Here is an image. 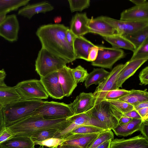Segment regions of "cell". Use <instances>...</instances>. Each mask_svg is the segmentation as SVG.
Masks as SVG:
<instances>
[{"label": "cell", "mask_w": 148, "mask_h": 148, "mask_svg": "<svg viewBox=\"0 0 148 148\" xmlns=\"http://www.w3.org/2000/svg\"><path fill=\"white\" fill-rule=\"evenodd\" d=\"M69 28L63 24H48L40 26L36 32L42 47L64 59L69 63L76 60L73 48L66 38V33Z\"/></svg>", "instance_id": "1"}, {"label": "cell", "mask_w": 148, "mask_h": 148, "mask_svg": "<svg viewBox=\"0 0 148 148\" xmlns=\"http://www.w3.org/2000/svg\"><path fill=\"white\" fill-rule=\"evenodd\" d=\"M71 117L57 119H48L41 116L32 115L6 127L14 136L30 137L34 133L49 129H57L60 131L72 123Z\"/></svg>", "instance_id": "2"}, {"label": "cell", "mask_w": 148, "mask_h": 148, "mask_svg": "<svg viewBox=\"0 0 148 148\" xmlns=\"http://www.w3.org/2000/svg\"><path fill=\"white\" fill-rule=\"evenodd\" d=\"M44 101L21 99L3 106L2 110L6 127L32 116Z\"/></svg>", "instance_id": "3"}, {"label": "cell", "mask_w": 148, "mask_h": 148, "mask_svg": "<svg viewBox=\"0 0 148 148\" xmlns=\"http://www.w3.org/2000/svg\"><path fill=\"white\" fill-rule=\"evenodd\" d=\"M104 129L112 130L119 125L123 114L106 100L96 104L87 112Z\"/></svg>", "instance_id": "4"}, {"label": "cell", "mask_w": 148, "mask_h": 148, "mask_svg": "<svg viewBox=\"0 0 148 148\" xmlns=\"http://www.w3.org/2000/svg\"><path fill=\"white\" fill-rule=\"evenodd\" d=\"M69 63L64 59L41 48L35 61V71L40 77L58 72Z\"/></svg>", "instance_id": "5"}, {"label": "cell", "mask_w": 148, "mask_h": 148, "mask_svg": "<svg viewBox=\"0 0 148 148\" xmlns=\"http://www.w3.org/2000/svg\"><path fill=\"white\" fill-rule=\"evenodd\" d=\"M73 113L69 104L54 101H45L33 113L48 119L68 118L73 116Z\"/></svg>", "instance_id": "6"}, {"label": "cell", "mask_w": 148, "mask_h": 148, "mask_svg": "<svg viewBox=\"0 0 148 148\" xmlns=\"http://www.w3.org/2000/svg\"><path fill=\"white\" fill-rule=\"evenodd\" d=\"M14 87L21 99L42 100L47 99L49 96L40 80H24L18 83Z\"/></svg>", "instance_id": "7"}, {"label": "cell", "mask_w": 148, "mask_h": 148, "mask_svg": "<svg viewBox=\"0 0 148 148\" xmlns=\"http://www.w3.org/2000/svg\"><path fill=\"white\" fill-rule=\"evenodd\" d=\"M96 59L91 62L93 66L111 69L114 64L125 56V53L121 49L99 46Z\"/></svg>", "instance_id": "8"}, {"label": "cell", "mask_w": 148, "mask_h": 148, "mask_svg": "<svg viewBox=\"0 0 148 148\" xmlns=\"http://www.w3.org/2000/svg\"><path fill=\"white\" fill-rule=\"evenodd\" d=\"M126 64H120L115 66L110 72L106 79L98 84L93 93L96 99V104L104 100L107 93L117 89V83L119 75Z\"/></svg>", "instance_id": "9"}, {"label": "cell", "mask_w": 148, "mask_h": 148, "mask_svg": "<svg viewBox=\"0 0 148 148\" xmlns=\"http://www.w3.org/2000/svg\"><path fill=\"white\" fill-rule=\"evenodd\" d=\"M100 17L112 26L115 29L117 34L122 35L133 33L148 26V21H132L117 20L106 16Z\"/></svg>", "instance_id": "10"}, {"label": "cell", "mask_w": 148, "mask_h": 148, "mask_svg": "<svg viewBox=\"0 0 148 148\" xmlns=\"http://www.w3.org/2000/svg\"><path fill=\"white\" fill-rule=\"evenodd\" d=\"M19 29V22L15 14L6 16L0 23V36L9 42L16 41Z\"/></svg>", "instance_id": "11"}, {"label": "cell", "mask_w": 148, "mask_h": 148, "mask_svg": "<svg viewBox=\"0 0 148 148\" xmlns=\"http://www.w3.org/2000/svg\"><path fill=\"white\" fill-rule=\"evenodd\" d=\"M40 80L49 96L58 99L65 97L58 80L57 72L40 77Z\"/></svg>", "instance_id": "12"}, {"label": "cell", "mask_w": 148, "mask_h": 148, "mask_svg": "<svg viewBox=\"0 0 148 148\" xmlns=\"http://www.w3.org/2000/svg\"><path fill=\"white\" fill-rule=\"evenodd\" d=\"M95 104L96 99L93 93L83 92L77 96L73 102L69 105L72 110L74 116L89 111Z\"/></svg>", "instance_id": "13"}, {"label": "cell", "mask_w": 148, "mask_h": 148, "mask_svg": "<svg viewBox=\"0 0 148 148\" xmlns=\"http://www.w3.org/2000/svg\"><path fill=\"white\" fill-rule=\"evenodd\" d=\"M71 118L72 122L71 124L66 128L60 131L54 137L62 139L72 130L81 125H92L103 128L100 124L90 116L87 112L73 116Z\"/></svg>", "instance_id": "14"}, {"label": "cell", "mask_w": 148, "mask_h": 148, "mask_svg": "<svg viewBox=\"0 0 148 148\" xmlns=\"http://www.w3.org/2000/svg\"><path fill=\"white\" fill-rule=\"evenodd\" d=\"M120 20L132 21H148V2L140 5H135L123 11Z\"/></svg>", "instance_id": "15"}, {"label": "cell", "mask_w": 148, "mask_h": 148, "mask_svg": "<svg viewBox=\"0 0 148 148\" xmlns=\"http://www.w3.org/2000/svg\"><path fill=\"white\" fill-rule=\"evenodd\" d=\"M90 33L99 34L102 37L109 36L117 34L115 29L111 25L100 16L89 18L87 24Z\"/></svg>", "instance_id": "16"}, {"label": "cell", "mask_w": 148, "mask_h": 148, "mask_svg": "<svg viewBox=\"0 0 148 148\" xmlns=\"http://www.w3.org/2000/svg\"><path fill=\"white\" fill-rule=\"evenodd\" d=\"M99 134H76L66 136L62 139L63 141L60 145H71L81 148H89Z\"/></svg>", "instance_id": "17"}, {"label": "cell", "mask_w": 148, "mask_h": 148, "mask_svg": "<svg viewBox=\"0 0 148 148\" xmlns=\"http://www.w3.org/2000/svg\"><path fill=\"white\" fill-rule=\"evenodd\" d=\"M66 65L57 72L58 80L65 97H69L77 86L71 71Z\"/></svg>", "instance_id": "18"}, {"label": "cell", "mask_w": 148, "mask_h": 148, "mask_svg": "<svg viewBox=\"0 0 148 148\" xmlns=\"http://www.w3.org/2000/svg\"><path fill=\"white\" fill-rule=\"evenodd\" d=\"M110 148H148V140L141 135L128 139H113Z\"/></svg>", "instance_id": "19"}, {"label": "cell", "mask_w": 148, "mask_h": 148, "mask_svg": "<svg viewBox=\"0 0 148 148\" xmlns=\"http://www.w3.org/2000/svg\"><path fill=\"white\" fill-rule=\"evenodd\" d=\"M148 58L130 60L120 72L118 77L117 88H122L123 83L132 76L141 66L148 60Z\"/></svg>", "instance_id": "20"}, {"label": "cell", "mask_w": 148, "mask_h": 148, "mask_svg": "<svg viewBox=\"0 0 148 148\" xmlns=\"http://www.w3.org/2000/svg\"><path fill=\"white\" fill-rule=\"evenodd\" d=\"M53 9V7L51 4L47 2L43 1L27 4L23 6L18 10V15L30 19L36 14L45 13Z\"/></svg>", "instance_id": "21"}, {"label": "cell", "mask_w": 148, "mask_h": 148, "mask_svg": "<svg viewBox=\"0 0 148 148\" xmlns=\"http://www.w3.org/2000/svg\"><path fill=\"white\" fill-rule=\"evenodd\" d=\"M88 19L86 12L76 13L72 17L70 29L75 36H83L90 33L87 26Z\"/></svg>", "instance_id": "22"}, {"label": "cell", "mask_w": 148, "mask_h": 148, "mask_svg": "<svg viewBox=\"0 0 148 148\" xmlns=\"http://www.w3.org/2000/svg\"><path fill=\"white\" fill-rule=\"evenodd\" d=\"M95 45L83 36H76L73 46L76 59H82L88 61L89 50Z\"/></svg>", "instance_id": "23"}, {"label": "cell", "mask_w": 148, "mask_h": 148, "mask_svg": "<svg viewBox=\"0 0 148 148\" xmlns=\"http://www.w3.org/2000/svg\"><path fill=\"white\" fill-rule=\"evenodd\" d=\"M5 148H34V144L30 138L13 136L0 144Z\"/></svg>", "instance_id": "24"}, {"label": "cell", "mask_w": 148, "mask_h": 148, "mask_svg": "<svg viewBox=\"0 0 148 148\" xmlns=\"http://www.w3.org/2000/svg\"><path fill=\"white\" fill-rule=\"evenodd\" d=\"M143 121L142 119H133L127 123L119 125L112 130L117 136H127L139 130Z\"/></svg>", "instance_id": "25"}, {"label": "cell", "mask_w": 148, "mask_h": 148, "mask_svg": "<svg viewBox=\"0 0 148 148\" xmlns=\"http://www.w3.org/2000/svg\"><path fill=\"white\" fill-rule=\"evenodd\" d=\"M131 92L118 100L126 102L134 107L139 104L148 101V92L147 89L144 90L132 89Z\"/></svg>", "instance_id": "26"}, {"label": "cell", "mask_w": 148, "mask_h": 148, "mask_svg": "<svg viewBox=\"0 0 148 148\" xmlns=\"http://www.w3.org/2000/svg\"><path fill=\"white\" fill-rule=\"evenodd\" d=\"M20 99L14 86H8L5 83L0 85V104L2 106Z\"/></svg>", "instance_id": "27"}, {"label": "cell", "mask_w": 148, "mask_h": 148, "mask_svg": "<svg viewBox=\"0 0 148 148\" xmlns=\"http://www.w3.org/2000/svg\"><path fill=\"white\" fill-rule=\"evenodd\" d=\"M103 37L112 45V47L122 48L130 50L133 52L135 51L134 46L122 35L116 34L111 36Z\"/></svg>", "instance_id": "28"}, {"label": "cell", "mask_w": 148, "mask_h": 148, "mask_svg": "<svg viewBox=\"0 0 148 148\" xmlns=\"http://www.w3.org/2000/svg\"><path fill=\"white\" fill-rule=\"evenodd\" d=\"M30 0H0V16L5 15L28 4Z\"/></svg>", "instance_id": "29"}, {"label": "cell", "mask_w": 148, "mask_h": 148, "mask_svg": "<svg viewBox=\"0 0 148 148\" xmlns=\"http://www.w3.org/2000/svg\"><path fill=\"white\" fill-rule=\"evenodd\" d=\"M109 73V72L103 68H94L88 73L85 81V87L87 88L93 84H99L106 79Z\"/></svg>", "instance_id": "30"}, {"label": "cell", "mask_w": 148, "mask_h": 148, "mask_svg": "<svg viewBox=\"0 0 148 148\" xmlns=\"http://www.w3.org/2000/svg\"><path fill=\"white\" fill-rule=\"evenodd\" d=\"M123 36L133 44L136 50L148 39V26L133 33Z\"/></svg>", "instance_id": "31"}, {"label": "cell", "mask_w": 148, "mask_h": 148, "mask_svg": "<svg viewBox=\"0 0 148 148\" xmlns=\"http://www.w3.org/2000/svg\"><path fill=\"white\" fill-rule=\"evenodd\" d=\"M107 130H108L94 126L89 125H81L78 127L73 130L70 132L65 135L63 138L70 135L76 134H100Z\"/></svg>", "instance_id": "32"}, {"label": "cell", "mask_w": 148, "mask_h": 148, "mask_svg": "<svg viewBox=\"0 0 148 148\" xmlns=\"http://www.w3.org/2000/svg\"><path fill=\"white\" fill-rule=\"evenodd\" d=\"M60 130L57 129H49L42 130L33 134L30 137L34 143L53 138Z\"/></svg>", "instance_id": "33"}, {"label": "cell", "mask_w": 148, "mask_h": 148, "mask_svg": "<svg viewBox=\"0 0 148 148\" xmlns=\"http://www.w3.org/2000/svg\"><path fill=\"white\" fill-rule=\"evenodd\" d=\"M69 7L72 12L75 11L81 12L88 8L90 5L89 0H68Z\"/></svg>", "instance_id": "34"}, {"label": "cell", "mask_w": 148, "mask_h": 148, "mask_svg": "<svg viewBox=\"0 0 148 148\" xmlns=\"http://www.w3.org/2000/svg\"><path fill=\"white\" fill-rule=\"evenodd\" d=\"M71 71L74 79L77 84L85 81L88 75L87 70L80 65L75 68L71 69Z\"/></svg>", "instance_id": "35"}, {"label": "cell", "mask_w": 148, "mask_h": 148, "mask_svg": "<svg viewBox=\"0 0 148 148\" xmlns=\"http://www.w3.org/2000/svg\"><path fill=\"white\" fill-rule=\"evenodd\" d=\"M114 135L111 130H107L100 133L89 148H95L105 141L114 139Z\"/></svg>", "instance_id": "36"}, {"label": "cell", "mask_w": 148, "mask_h": 148, "mask_svg": "<svg viewBox=\"0 0 148 148\" xmlns=\"http://www.w3.org/2000/svg\"><path fill=\"white\" fill-rule=\"evenodd\" d=\"M106 101L123 114L134 109V107L132 105L122 101L119 100Z\"/></svg>", "instance_id": "37"}, {"label": "cell", "mask_w": 148, "mask_h": 148, "mask_svg": "<svg viewBox=\"0 0 148 148\" xmlns=\"http://www.w3.org/2000/svg\"><path fill=\"white\" fill-rule=\"evenodd\" d=\"M148 58V39L133 52L130 60Z\"/></svg>", "instance_id": "38"}, {"label": "cell", "mask_w": 148, "mask_h": 148, "mask_svg": "<svg viewBox=\"0 0 148 148\" xmlns=\"http://www.w3.org/2000/svg\"><path fill=\"white\" fill-rule=\"evenodd\" d=\"M131 92L130 90L124 89H116L109 92L106 95L104 100H118L125 96Z\"/></svg>", "instance_id": "39"}, {"label": "cell", "mask_w": 148, "mask_h": 148, "mask_svg": "<svg viewBox=\"0 0 148 148\" xmlns=\"http://www.w3.org/2000/svg\"><path fill=\"white\" fill-rule=\"evenodd\" d=\"M63 141L62 139L57 138H51L45 140L41 142L35 143L34 145H39L49 147L56 146L60 145Z\"/></svg>", "instance_id": "40"}, {"label": "cell", "mask_w": 148, "mask_h": 148, "mask_svg": "<svg viewBox=\"0 0 148 148\" xmlns=\"http://www.w3.org/2000/svg\"><path fill=\"white\" fill-rule=\"evenodd\" d=\"M139 77L140 85H146L148 84V66L143 69L140 72Z\"/></svg>", "instance_id": "41"}, {"label": "cell", "mask_w": 148, "mask_h": 148, "mask_svg": "<svg viewBox=\"0 0 148 148\" xmlns=\"http://www.w3.org/2000/svg\"><path fill=\"white\" fill-rule=\"evenodd\" d=\"M99 46L95 45L91 47L89 51L88 61L92 62L95 61L97 56L99 50Z\"/></svg>", "instance_id": "42"}, {"label": "cell", "mask_w": 148, "mask_h": 148, "mask_svg": "<svg viewBox=\"0 0 148 148\" xmlns=\"http://www.w3.org/2000/svg\"><path fill=\"white\" fill-rule=\"evenodd\" d=\"M139 131L142 136L148 140V119L143 121Z\"/></svg>", "instance_id": "43"}, {"label": "cell", "mask_w": 148, "mask_h": 148, "mask_svg": "<svg viewBox=\"0 0 148 148\" xmlns=\"http://www.w3.org/2000/svg\"><path fill=\"white\" fill-rule=\"evenodd\" d=\"M123 116L128 117L132 119H142L137 111L134 109L129 112L123 114Z\"/></svg>", "instance_id": "44"}, {"label": "cell", "mask_w": 148, "mask_h": 148, "mask_svg": "<svg viewBox=\"0 0 148 148\" xmlns=\"http://www.w3.org/2000/svg\"><path fill=\"white\" fill-rule=\"evenodd\" d=\"M14 136L5 128L0 134V144Z\"/></svg>", "instance_id": "45"}, {"label": "cell", "mask_w": 148, "mask_h": 148, "mask_svg": "<svg viewBox=\"0 0 148 148\" xmlns=\"http://www.w3.org/2000/svg\"><path fill=\"white\" fill-rule=\"evenodd\" d=\"M66 37L68 42L73 47V41L76 36L72 32L70 28L66 32Z\"/></svg>", "instance_id": "46"}, {"label": "cell", "mask_w": 148, "mask_h": 148, "mask_svg": "<svg viewBox=\"0 0 148 148\" xmlns=\"http://www.w3.org/2000/svg\"><path fill=\"white\" fill-rule=\"evenodd\" d=\"M137 111L143 120L148 119V107L139 109Z\"/></svg>", "instance_id": "47"}, {"label": "cell", "mask_w": 148, "mask_h": 148, "mask_svg": "<svg viewBox=\"0 0 148 148\" xmlns=\"http://www.w3.org/2000/svg\"><path fill=\"white\" fill-rule=\"evenodd\" d=\"M5 128L6 126L1 108L0 110V134Z\"/></svg>", "instance_id": "48"}, {"label": "cell", "mask_w": 148, "mask_h": 148, "mask_svg": "<svg viewBox=\"0 0 148 148\" xmlns=\"http://www.w3.org/2000/svg\"><path fill=\"white\" fill-rule=\"evenodd\" d=\"M133 119H132L128 117L122 116L119 121V125L126 124L130 122Z\"/></svg>", "instance_id": "49"}, {"label": "cell", "mask_w": 148, "mask_h": 148, "mask_svg": "<svg viewBox=\"0 0 148 148\" xmlns=\"http://www.w3.org/2000/svg\"><path fill=\"white\" fill-rule=\"evenodd\" d=\"M6 75V72L3 69L0 70V85L5 84L4 80Z\"/></svg>", "instance_id": "50"}, {"label": "cell", "mask_w": 148, "mask_h": 148, "mask_svg": "<svg viewBox=\"0 0 148 148\" xmlns=\"http://www.w3.org/2000/svg\"><path fill=\"white\" fill-rule=\"evenodd\" d=\"M148 107V101L142 103L134 107V109L136 111Z\"/></svg>", "instance_id": "51"}, {"label": "cell", "mask_w": 148, "mask_h": 148, "mask_svg": "<svg viewBox=\"0 0 148 148\" xmlns=\"http://www.w3.org/2000/svg\"><path fill=\"white\" fill-rule=\"evenodd\" d=\"M112 140L105 142L95 148H110V142Z\"/></svg>", "instance_id": "52"}, {"label": "cell", "mask_w": 148, "mask_h": 148, "mask_svg": "<svg viewBox=\"0 0 148 148\" xmlns=\"http://www.w3.org/2000/svg\"><path fill=\"white\" fill-rule=\"evenodd\" d=\"M129 1L134 4L135 5H140L148 2L146 0H130Z\"/></svg>", "instance_id": "53"}, {"label": "cell", "mask_w": 148, "mask_h": 148, "mask_svg": "<svg viewBox=\"0 0 148 148\" xmlns=\"http://www.w3.org/2000/svg\"><path fill=\"white\" fill-rule=\"evenodd\" d=\"M54 21L55 24H58L62 21V18L60 16H58L54 18Z\"/></svg>", "instance_id": "54"}, {"label": "cell", "mask_w": 148, "mask_h": 148, "mask_svg": "<svg viewBox=\"0 0 148 148\" xmlns=\"http://www.w3.org/2000/svg\"><path fill=\"white\" fill-rule=\"evenodd\" d=\"M61 148H81L79 147L68 145H61Z\"/></svg>", "instance_id": "55"}, {"label": "cell", "mask_w": 148, "mask_h": 148, "mask_svg": "<svg viewBox=\"0 0 148 148\" xmlns=\"http://www.w3.org/2000/svg\"><path fill=\"white\" fill-rule=\"evenodd\" d=\"M6 16L3 15L0 16V23H1L3 20L5 19Z\"/></svg>", "instance_id": "56"}, {"label": "cell", "mask_w": 148, "mask_h": 148, "mask_svg": "<svg viewBox=\"0 0 148 148\" xmlns=\"http://www.w3.org/2000/svg\"><path fill=\"white\" fill-rule=\"evenodd\" d=\"M61 145H58L56 146V148H61Z\"/></svg>", "instance_id": "57"}, {"label": "cell", "mask_w": 148, "mask_h": 148, "mask_svg": "<svg viewBox=\"0 0 148 148\" xmlns=\"http://www.w3.org/2000/svg\"><path fill=\"white\" fill-rule=\"evenodd\" d=\"M38 148H44V146L40 145V146Z\"/></svg>", "instance_id": "58"}, {"label": "cell", "mask_w": 148, "mask_h": 148, "mask_svg": "<svg viewBox=\"0 0 148 148\" xmlns=\"http://www.w3.org/2000/svg\"><path fill=\"white\" fill-rule=\"evenodd\" d=\"M54 146L51 147H49V148H56V146Z\"/></svg>", "instance_id": "59"}, {"label": "cell", "mask_w": 148, "mask_h": 148, "mask_svg": "<svg viewBox=\"0 0 148 148\" xmlns=\"http://www.w3.org/2000/svg\"><path fill=\"white\" fill-rule=\"evenodd\" d=\"M2 107L3 106L0 104V110L2 108Z\"/></svg>", "instance_id": "60"}, {"label": "cell", "mask_w": 148, "mask_h": 148, "mask_svg": "<svg viewBox=\"0 0 148 148\" xmlns=\"http://www.w3.org/2000/svg\"><path fill=\"white\" fill-rule=\"evenodd\" d=\"M0 148H5L4 147H3L0 145Z\"/></svg>", "instance_id": "61"}]
</instances>
